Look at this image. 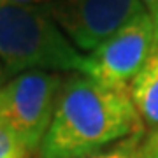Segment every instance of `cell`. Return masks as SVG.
Masks as SVG:
<instances>
[{"instance_id": "obj_10", "label": "cell", "mask_w": 158, "mask_h": 158, "mask_svg": "<svg viewBox=\"0 0 158 158\" xmlns=\"http://www.w3.org/2000/svg\"><path fill=\"white\" fill-rule=\"evenodd\" d=\"M12 4H19V6H39V7H46L51 0H7Z\"/></svg>"}, {"instance_id": "obj_9", "label": "cell", "mask_w": 158, "mask_h": 158, "mask_svg": "<svg viewBox=\"0 0 158 158\" xmlns=\"http://www.w3.org/2000/svg\"><path fill=\"white\" fill-rule=\"evenodd\" d=\"M139 158H158V128L151 130L149 134L144 135Z\"/></svg>"}, {"instance_id": "obj_6", "label": "cell", "mask_w": 158, "mask_h": 158, "mask_svg": "<svg viewBox=\"0 0 158 158\" xmlns=\"http://www.w3.org/2000/svg\"><path fill=\"white\" fill-rule=\"evenodd\" d=\"M128 95L144 127L158 128V48L132 81Z\"/></svg>"}, {"instance_id": "obj_3", "label": "cell", "mask_w": 158, "mask_h": 158, "mask_svg": "<svg viewBox=\"0 0 158 158\" xmlns=\"http://www.w3.org/2000/svg\"><path fill=\"white\" fill-rule=\"evenodd\" d=\"M63 77L58 72L18 74L0 86V121L32 153H37L49 128Z\"/></svg>"}, {"instance_id": "obj_5", "label": "cell", "mask_w": 158, "mask_h": 158, "mask_svg": "<svg viewBox=\"0 0 158 158\" xmlns=\"http://www.w3.org/2000/svg\"><path fill=\"white\" fill-rule=\"evenodd\" d=\"M46 11L77 49L91 53L146 9L141 0H51Z\"/></svg>"}, {"instance_id": "obj_4", "label": "cell", "mask_w": 158, "mask_h": 158, "mask_svg": "<svg viewBox=\"0 0 158 158\" xmlns=\"http://www.w3.org/2000/svg\"><path fill=\"white\" fill-rule=\"evenodd\" d=\"M156 25L148 12L137 16L91 51L86 65L88 77L119 91H128L132 81L156 51Z\"/></svg>"}, {"instance_id": "obj_2", "label": "cell", "mask_w": 158, "mask_h": 158, "mask_svg": "<svg viewBox=\"0 0 158 158\" xmlns=\"http://www.w3.org/2000/svg\"><path fill=\"white\" fill-rule=\"evenodd\" d=\"M0 65L12 77L32 70L86 74L88 58L46 7L0 0Z\"/></svg>"}, {"instance_id": "obj_7", "label": "cell", "mask_w": 158, "mask_h": 158, "mask_svg": "<svg viewBox=\"0 0 158 158\" xmlns=\"http://www.w3.org/2000/svg\"><path fill=\"white\" fill-rule=\"evenodd\" d=\"M146 135V132H137L134 135L127 137L123 141L116 142L114 146L104 149V151L91 155L88 158H139L141 156V144L142 139Z\"/></svg>"}, {"instance_id": "obj_13", "label": "cell", "mask_w": 158, "mask_h": 158, "mask_svg": "<svg viewBox=\"0 0 158 158\" xmlns=\"http://www.w3.org/2000/svg\"><path fill=\"white\" fill-rule=\"evenodd\" d=\"M155 25H156V40H158V11H156V16H155Z\"/></svg>"}, {"instance_id": "obj_8", "label": "cell", "mask_w": 158, "mask_h": 158, "mask_svg": "<svg viewBox=\"0 0 158 158\" xmlns=\"http://www.w3.org/2000/svg\"><path fill=\"white\" fill-rule=\"evenodd\" d=\"M30 151L18 135L0 121V158H28Z\"/></svg>"}, {"instance_id": "obj_1", "label": "cell", "mask_w": 158, "mask_h": 158, "mask_svg": "<svg viewBox=\"0 0 158 158\" xmlns=\"http://www.w3.org/2000/svg\"><path fill=\"white\" fill-rule=\"evenodd\" d=\"M142 130L128 91L72 74L63 79L53 121L35 158H88Z\"/></svg>"}, {"instance_id": "obj_12", "label": "cell", "mask_w": 158, "mask_h": 158, "mask_svg": "<svg viewBox=\"0 0 158 158\" xmlns=\"http://www.w3.org/2000/svg\"><path fill=\"white\" fill-rule=\"evenodd\" d=\"M6 83V72H4V69H2V65H0V86Z\"/></svg>"}, {"instance_id": "obj_11", "label": "cell", "mask_w": 158, "mask_h": 158, "mask_svg": "<svg viewBox=\"0 0 158 158\" xmlns=\"http://www.w3.org/2000/svg\"><path fill=\"white\" fill-rule=\"evenodd\" d=\"M141 4L144 6L146 12L149 16H156V11H158V0H141Z\"/></svg>"}]
</instances>
